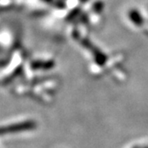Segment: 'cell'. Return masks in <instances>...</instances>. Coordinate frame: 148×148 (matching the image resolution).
<instances>
[{
	"instance_id": "1",
	"label": "cell",
	"mask_w": 148,
	"mask_h": 148,
	"mask_svg": "<svg viewBox=\"0 0 148 148\" xmlns=\"http://www.w3.org/2000/svg\"><path fill=\"white\" fill-rule=\"evenodd\" d=\"M36 127V123L33 121H24L15 123L12 125L6 126V127H0V135L3 134H8V133H14V132H19L25 131V130H30Z\"/></svg>"
},
{
	"instance_id": "2",
	"label": "cell",
	"mask_w": 148,
	"mask_h": 148,
	"mask_svg": "<svg viewBox=\"0 0 148 148\" xmlns=\"http://www.w3.org/2000/svg\"><path fill=\"white\" fill-rule=\"evenodd\" d=\"M144 148H148V147H144Z\"/></svg>"
}]
</instances>
